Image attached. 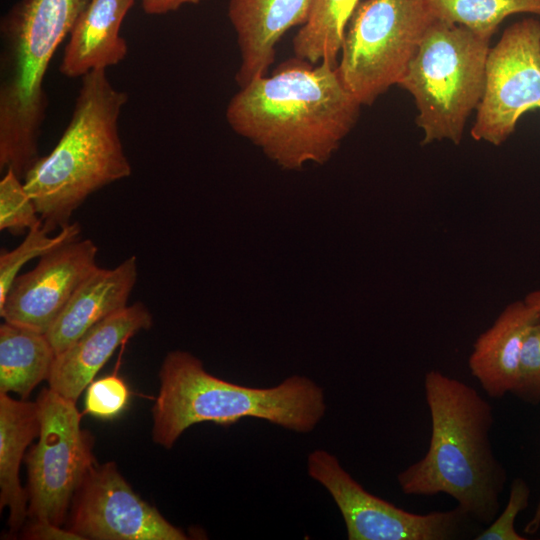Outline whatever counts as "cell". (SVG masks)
<instances>
[{
  "label": "cell",
  "instance_id": "cell-1",
  "mask_svg": "<svg viewBox=\"0 0 540 540\" xmlns=\"http://www.w3.org/2000/svg\"><path fill=\"white\" fill-rule=\"evenodd\" d=\"M361 106L337 63L295 58L241 86L225 116L235 133L282 168L296 170L326 162L355 126Z\"/></svg>",
  "mask_w": 540,
  "mask_h": 540
},
{
  "label": "cell",
  "instance_id": "cell-2",
  "mask_svg": "<svg viewBox=\"0 0 540 540\" xmlns=\"http://www.w3.org/2000/svg\"><path fill=\"white\" fill-rule=\"evenodd\" d=\"M430 413L428 449L397 475L408 496L445 494L475 522L491 523L500 510L507 472L490 439L493 408L467 383L430 370L424 376Z\"/></svg>",
  "mask_w": 540,
  "mask_h": 540
},
{
  "label": "cell",
  "instance_id": "cell-3",
  "mask_svg": "<svg viewBox=\"0 0 540 540\" xmlns=\"http://www.w3.org/2000/svg\"><path fill=\"white\" fill-rule=\"evenodd\" d=\"M159 378L152 436L166 449L186 429L202 422L230 426L243 418H257L310 433L326 413L323 389L305 376H290L270 388L243 386L208 373L201 360L186 351L169 352Z\"/></svg>",
  "mask_w": 540,
  "mask_h": 540
},
{
  "label": "cell",
  "instance_id": "cell-4",
  "mask_svg": "<svg viewBox=\"0 0 540 540\" xmlns=\"http://www.w3.org/2000/svg\"><path fill=\"white\" fill-rule=\"evenodd\" d=\"M127 100L126 92L112 85L106 70L81 78L61 138L23 179L49 233L70 224L74 211L91 194L131 175L119 134V118Z\"/></svg>",
  "mask_w": 540,
  "mask_h": 540
},
{
  "label": "cell",
  "instance_id": "cell-5",
  "mask_svg": "<svg viewBox=\"0 0 540 540\" xmlns=\"http://www.w3.org/2000/svg\"><path fill=\"white\" fill-rule=\"evenodd\" d=\"M490 39L434 19L398 84L413 97L422 144H459L485 87Z\"/></svg>",
  "mask_w": 540,
  "mask_h": 540
},
{
  "label": "cell",
  "instance_id": "cell-6",
  "mask_svg": "<svg viewBox=\"0 0 540 540\" xmlns=\"http://www.w3.org/2000/svg\"><path fill=\"white\" fill-rule=\"evenodd\" d=\"M433 20L426 0L359 3L345 31L338 71L361 105L400 83Z\"/></svg>",
  "mask_w": 540,
  "mask_h": 540
},
{
  "label": "cell",
  "instance_id": "cell-7",
  "mask_svg": "<svg viewBox=\"0 0 540 540\" xmlns=\"http://www.w3.org/2000/svg\"><path fill=\"white\" fill-rule=\"evenodd\" d=\"M38 405V442L25 458L28 476V515L61 525L74 494L96 463L93 437L81 428L76 402L50 388Z\"/></svg>",
  "mask_w": 540,
  "mask_h": 540
},
{
  "label": "cell",
  "instance_id": "cell-8",
  "mask_svg": "<svg viewBox=\"0 0 540 540\" xmlns=\"http://www.w3.org/2000/svg\"><path fill=\"white\" fill-rule=\"evenodd\" d=\"M307 470L331 495L349 540H454L477 535V522L458 506L418 514L369 493L326 450L308 455Z\"/></svg>",
  "mask_w": 540,
  "mask_h": 540
},
{
  "label": "cell",
  "instance_id": "cell-9",
  "mask_svg": "<svg viewBox=\"0 0 540 540\" xmlns=\"http://www.w3.org/2000/svg\"><path fill=\"white\" fill-rule=\"evenodd\" d=\"M539 104L540 21L530 17L507 27L489 50L471 136L499 146L513 134L522 115Z\"/></svg>",
  "mask_w": 540,
  "mask_h": 540
},
{
  "label": "cell",
  "instance_id": "cell-10",
  "mask_svg": "<svg viewBox=\"0 0 540 540\" xmlns=\"http://www.w3.org/2000/svg\"><path fill=\"white\" fill-rule=\"evenodd\" d=\"M68 529L84 540H186L144 501L113 462L95 463L71 502Z\"/></svg>",
  "mask_w": 540,
  "mask_h": 540
},
{
  "label": "cell",
  "instance_id": "cell-11",
  "mask_svg": "<svg viewBox=\"0 0 540 540\" xmlns=\"http://www.w3.org/2000/svg\"><path fill=\"white\" fill-rule=\"evenodd\" d=\"M90 0H19L1 20V77L12 91L35 97L57 48Z\"/></svg>",
  "mask_w": 540,
  "mask_h": 540
},
{
  "label": "cell",
  "instance_id": "cell-12",
  "mask_svg": "<svg viewBox=\"0 0 540 540\" xmlns=\"http://www.w3.org/2000/svg\"><path fill=\"white\" fill-rule=\"evenodd\" d=\"M91 239H76L40 257L14 280L0 315L5 321L46 334L83 281L98 267Z\"/></svg>",
  "mask_w": 540,
  "mask_h": 540
},
{
  "label": "cell",
  "instance_id": "cell-13",
  "mask_svg": "<svg viewBox=\"0 0 540 540\" xmlns=\"http://www.w3.org/2000/svg\"><path fill=\"white\" fill-rule=\"evenodd\" d=\"M152 323L151 312L139 301L98 322L56 355L49 388L76 402L116 349Z\"/></svg>",
  "mask_w": 540,
  "mask_h": 540
},
{
  "label": "cell",
  "instance_id": "cell-14",
  "mask_svg": "<svg viewBox=\"0 0 540 540\" xmlns=\"http://www.w3.org/2000/svg\"><path fill=\"white\" fill-rule=\"evenodd\" d=\"M313 0H229L228 18L240 51L239 87L267 74L276 46L293 27L302 26Z\"/></svg>",
  "mask_w": 540,
  "mask_h": 540
},
{
  "label": "cell",
  "instance_id": "cell-15",
  "mask_svg": "<svg viewBox=\"0 0 540 540\" xmlns=\"http://www.w3.org/2000/svg\"><path fill=\"white\" fill-rule=\"evenodd\" d=\"M538 319L524 300H517L509 303L475 340L468 367L489 397L502 398L512 393L519 375L524 341Z\"/></svg>",
  "mask_w": 540,
  "mask_h": 540
},
{
  "label": "cell",
  "instance_id": "cell-16",
  "mask_svg": "<svg viewBox=\"0 0 540 540\" xmlns=\"http://www.w3.org/2000/svg\"><path fill=\"white\" fill-rule=\"evenodd\" d=\"M137 276L135 256L111 269L97 267L78 287L46 333L56 354L98 322L127 307Z\"/></svg>",
  "mask_w": 540,
  "mask_h": 540
},
{
  "label": "cell",
  "instance_id": "cell-17",
  "mask_svg": "<svg viewBox=\"0 0 540 540\" xmlns=\"http://www.w3.org/2000/svg\"><path fill=\"white\" fill-rule=\"evenodd\" d=\"M135 0H90L65 46L59 67L68 78H82L95 70H107L122 62L127 53L120 28Z\"/></svg>",
  "mask_w": 540,
  "mask_h": 540
},
{
  "label": "cell",
  "instance_id": "cell-18",
  "mask_svg": "<svg viewBox=\"0 0 540 540\" xmlns=\"http://www.w3.org/2000/svg\"><path fill=\"white\" fill-rule=\"evenodd\" d=\"M39 430L36 402L0 392V509L9 510L11 532L21 528L28 516V493L21 486L19 472L25 449Z\"/></svg>",
  "mask_w": 540,
  "mask_h": 540
},
{
  "label": "cell",
  "instance_id": "cell-19",
  "mask_svg": "<svg viewBox=\"0 0 540 540\" xmlns=\"http://www.w3.org/2000/svg\"><path fill=\"white\" fill-rule=\"evenodd\" d=\"M56 355L46 334L5 321L0 326V392L27 398L48 380Z\"/></svg>",
  "mask_w": 540,
  "mask_h": 540
},
{
  "label": "cell",
  "instance_id": "cell-20",
  "mask_svg": "<svg viewBox=\"0 0 540 540\" xmlns=\"http://www.w3.org/2000/svg\"><path fill=\"white\" fill-rule=\"evenodd\" d=\"M359 0H313L308 19L292 44L295 57L311 64L336 62Z\"/></svg>",
  "mask_w": 540,
  "mask_h": 540
},
{
  "label": "cell",
  "instance_id": "cell-21",
  "mask_svg": "<svg viewBox=\"0 0 540 540\" xmlns=\"http://www.w3.org/2000/svg\"><path fill=\"white\" fill-rule=\"evenodd\" d=\"M434 19L461 25L491 39L509 16L530 13L540 16V0H426Z\"/></svg>",
  "mask_w": 540,
  "mask_h": 540
},
{
  "label": "cell",
  "instance_id": "cell-22",
  "mask_svg": "<svg viewBox=\"0 0 540 540\" xmlns=\"http://www.w3.org/2000/svg\"><path fill=\"white\" fill-rule=\"evenodd\" d=\"M80 232L81 227L75 222L61 228L56 235L49 236L43 224H39L28 231L25 239L16 248L2 252L0 255V307L4 304L19 271L27 262L78 239Z\"/></svg>",
  "mask_w": 540,
  "mask_h": 540
},
{
  "label": "cell",
  "instance_id": "cell-23",
  "mask_svg": "<svg viewBox=\"0 0 540 540\" xmlns=\"http://www.w3.org/2000/svg\"><path fill=\"white\" fill-rule=\"evenodd\" d=\"M43 224L23 180L8 169L0 181V230L14 235Z\"/></svg>",
  "mask_w": 540,
  "mask_h": 540
},
{
  "label": "cell",
  "instance_id": "cell-24",
  "mask_svg": "<svg viewBox=\"0 0 540 540\" xmlns=\"http://www.w3.org/2000/svg\"><path fill=\"white\" fill-rule=\"evenodd\" d=\"M130 391L123 379L108 375L92 381L86 388L85 410L104 420L118 417L127 407Z\"/></svg>",
  "mask_w": 540,
  "mask_h": 540
},
{
  "label": "cell",
  "instance_id": "cell-25",
  "mask_svg": "<svg viewBox=\"0 0 540 540\" xmlns=\"http://www.w3.org/2000/svg\"><path fill=\"white\" fill-rule=\"evenodd\" d=\"M531 489L520 477L512 480L507 503L502 512L474 537L475 540H526L516 531L517 516L529 505Z\"/></svg>",
  "mask_w": 540,
  "mask_h": 540
},
{
  "label": "cell",
  "instance_id": "cell-26",
  "mask_svg": "<svg viewBox=\"0 0 540 540\" xmlns=\"http://www.w3.org/2000/svg\"><path fill=\"white\" fill-rule=\"evenodd\" d=\"M511 394L528 404L540 403V318L524 341L519 375Z\"/></svg>",
  "mask_w": 540,
  "mask_h": 540
},
{
  "label": "cell",
  "instance_id": "cell-27",
  "mask_svg": "<svg viewBox=\"0 0 540 540\" xmlns=\"http://www.w3.org/2000/svg\"><path fill=\"white\" fill-rule=\"evenodd\" d=\"M24 538L36 540H84L68 528H61L60 525L42 519H31L24 530Z\"/></svg>",
  "mask_w": 540,
  "mask_h": 540
},
{
  "label": "cell",
  "instance_id": "cell-28",
  "mask_svg": "<svg viewBox=\"0 0 540 540\" xmlns=\"http://www.w3.org/2000/svg\"><path fill=\"white\" fill-rule=\"evenodd\" d=\"M204 0H141L145 13L149 15H161L176 11L183 5L198 4Z\"/></svg>",
  "mask_w": 540,
  "mask_h": 540
},
{
  "label": "cell",
  "instance_id": "cell-29",
  "mask_svg": "<svg viewBox=\"0 0 540 540\" xmlns=\"http://www.w3.org/2000/svg\"><path fill=\"white\" fill-rule=\"evenodd\" d=\"M540 529V498L534 509L533 515L529 522L525 525L523 531L527 535L535 534Z\"/></svg>",
  "mask_w": 540,
  "mask_h": 540
},
{
  "label": "cell",
  "instance_id": "cell-30",
  "mask_svg": "<svg viewBox=\"0 0 540 540\" xmlns=\"http://www.w3.org/2000/svg\"><path fill=\"white\" fill-rule=\"evenodd\" d=\"M540 318V287L529 292L523 299Z\"/></svg>",
  "mask_w": 540,
  "mask_h": 540
},
{
  "label": "cell",
  "instance_id": "cell-31",
  "mask_svg": "<svg viewBox=\"0 0 540 540\" xmlns=\"http://www.w3.org/2000/svg\"><path fill=\"white\" fill-rule=\"evenodd\" d=\"M537 109H540V104L538 105Z\"/></svg>",
  "mask_w": 540,
  "mask_h": 540
}]
</instances>
